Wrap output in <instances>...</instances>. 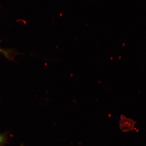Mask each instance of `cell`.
Segmentation results:
<instances>
[{
  "label": "cell",
  "mask_w": 146,
  "mask_h": 146,
  "mask_svg": "<svg viewBox=\"0 0 146 146\" xmlns=\"http://www.w3.org/2000/svg\"><path fill=\"white\" fill-rule=\"evenodd\" d=\"M8 141L7 134L6 133H0V146H4Z\"/></svg>",
  "instance_id": "1"
},
{
  "label": "cell",
  "mask_w": 146,
  "mask_h": 146,
  "mask_svg": "<svg viewBox=\"0 0 146 146\" xmlns=\"http://www.w3.org/2000/svg\"><path fill=\"white\" fill-rule=\"evenodd\" d=\"M0 53H2L3 54L5 55L6 56H8V53L6 51L4 50H3L2 49L0 48Z\"/></svg>",
  "instance_id": "2"
},
{
  "label": "cell",
  "mask_w": 146,
  "mask_h": 146,
  "mask_svg": "<svg viewBox=\"0 0 146 146\" xmlns=\"http://www.w3.org/2000/svg\"><path fill=\"white\" fill-rule=\"evenodd\" d=\"M21 146H24L23 145H21Z\"/></svg>",
  "instance_id": "3"
}]
</instances>
